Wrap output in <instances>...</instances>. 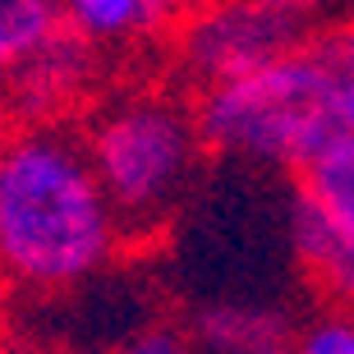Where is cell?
<instances>
[{
  "instance_id": "8fae6325",
  "label": "cell",
  "mask_w": 354,
  "mask_h": 354,
  "mask_svg": "<svg viewBox=\"0 0 354 354\" xmlns=\"http://www.w3.org/2000/svg\"><path fill=\"white\" fill-rule=\"evenodd\" d=\"M295 354H354V317L350 308L327 313L308 322L304 331H295Z\"/></svg>"
},
{
  "instance_id": "7c38bea8",
  "label": "cell",
  "mask_w": 354,
  "mask_h": 354,
  "mask_svg": "<svg viewBox=\"0 0 354 354\" xmlns=\"http://www.w3.org/2000/svg\"><path fill=\"white\" fill-rule=\"evenodd\" d=\"M189 350H194V345H189V331H175V327H166V322L143 327L124 345V354H189Z\"/></svg>"
},
{
  "instance_id": "8992f818",
  "label": "cell",
  "mask_w": 354,
  "mask_h": 354,
  "mask_svg": "<svg viewBox=\"0 0 354 354\" xmlns=\"http://www.w3.org/2000/svg\"><path fill=\"white\" fill-rule=\"evenodd\" d=\"M198 0H60L65 28L97 51H124L166 37Z\"/></svg>"
},
{
  "instance_id": "30bf717a",
  "label": "cell",
  "mask_w": 354,
  "mask_h": 354,
  "mask_svg": "<svg viewBox=\"0 0 354 354\" xmlns=\"http://www.w3.org/2000/svg\"><path fill=\"white\" fill-rule=\"evenodd\" d=\"M313 46H317L322 65H327V79H331V115H336V129L354 133V19L313 32Z\"/></svg>"
},
{
  "instance_id": "6da1fadb",
  "label": "cell",
  "mask_w": 354,
  "mask_h": 354,
  "mask_svg": "<svg viewBox=\"0 0 354 354\" xmlns=\"http://www.w3.org/2000/svg\"><path fill=\"white\" fill-rule=\"evenodd\" d=\"M120 249L124 230L83 133L60 120L0 129V286L28 295L79 290Z\"/></svg>"
},
{
  "instance_id": "5b68a950",
  "label": "cell",
  "mask_w": 354,
  "mask_h": 354,
  "mask_svg": "<svg viewBox=\"0 0 354 354\" xmlns=\"http://www.w3.org/2000/svg\"><path fill=\"white\" fill-rule=\"evenodd\" d=\"M92 55L83 37H74L69 28H60L41 51H32L24 65L10 74V83L0 88V106L5 115L19 111V120H55L60 111L79 102L92 83Z\"/></svg>"
},
{
  "instance_id": "9a60e30c",
  "label": "cell",
  "mask_w": 354,
  "mask_h": 354,
  "mask_svg": "<svg viewBox=\"0 0 354 354\" xmlns=\"http://www.w3.org/2000/svg\"><path fill=\"white\" fill-rule=\"evenodd\" d=\"M120 354H124V350H120Z\"/></svg>"
},
{
  "instance_id": "3957f363",
  "label": "cell",
  "mask_w": 354,
  "mask_h": 354,
  "mask_svg": "<svg viewBox=\"0 0 354 354\" xmlns=\"http://www.w3.org/2000/svg\"><path fill=\"white\" fill-rule=\"evenodd\" d=\"M203 143L216 157L249 166H299L336 138L331 79L313 37L258 69L203 83L194 102Z\"/></svg>"
},
{
  "instance_id": "52a82bcc",
  "label": "cell",
  "mask_w": 354,
  "mask_h": 354,
  "mask_svg": "<svg viewBox=\"0 0 354 354\" xmlns=\"http://www.w3.org/2000/svg\"><path fill=\"white\" fill-rule=\"evenodd\" d=\"M290 244L295 258L313 286L327 295L336 308L354 313V235L336 225L327 212H317L308 198H295V216H290Z\"/></svg>"
},
{
  "instance_id": "277c9868",
  "label": "cell",
  "mask_w": 354,
  "mask_h": 354,
  "mask_svg": "<svg viewBox=\"0 0 354 354\" xmlns=\"http://www.w3.org/2000/svg\"><path fill=\"white\" fill-rule=\"evenodd\" d=\"M308 37V0H198L180 24V60L198 83H216L267 65Z\"/></svg>"
},
{
  "instance_id": "5bb4252c",
  "label": "cell",
  "mask_w": 354,
  "mask_h": 354,
  "mask_svg": "<svg viewBox=\"0 0 354 354\" xmlns=\"http://www.w3.org/2000/svg\"><path fill=\"white\" fill-rule=\"evenodd\" d=\"M0 120H5V106H0Z\"/></svg>"
},
{
  "instance_id": "7a4b0ae2",
  "label": "cell",
  "mask_w": 354,
  "mask_h": 354,
  "mask_svg": "<svg viewBox=\"0 0 354 354\" xmlns=\"http://www.w3.org/2000/svg\"><path fill=\"white\" fill-rule=\"evenodd\" d=\"M83 143L120 216L124 244L157 239L171 225L207 152L194 106H184L171 92L111 97L92 111Z\"/></svg>"
},
{
  "instance_id": "ba28073f",
  "label": "cell",
  "mask_w": 354,
  "mask_h": 354,
  "mask_svg": "<svg viewBox=\"0 0 354 354\" xmlns=\"http://www.w3.org/2000/svg\"><path fill=\"white\" fill-rule=\"evenodd\" d=\"M189 345L203 354H295V331L286 313L253 304H212L194 313Z\"/></svg>"
},
{
  "instance_id": "4fadbf2b",
  "label": "cell",
  "mask_w": 354,
  "mask_h": 354,
  "mask_svg": "<svg viewBox=\"0 0 354 354\" xmlns=\"http://www.w3.org/2000/svg\"><path fill=\"white\" fill-rule=\"evenodd\" d=\"M0 354H51V350H41L32 341H0Z\"/></svg>"
},
{
  "instance_id": "9c48e42d",
  "label": "cell",
  "mask_w": 354,
  "mask_h": 354,
  "mask_svg": "<svg viewBox=\"0 0 354 354\" xmlns=\"http://www.w3.org/2000/svg\"><path fill=\"white\" fill-rule=\"evenodd\" d=\"M299 198H308L317 212H327L336 225L354 235V133H336L313 157L295 166Z\"/></svg>"
}]
</instances>
